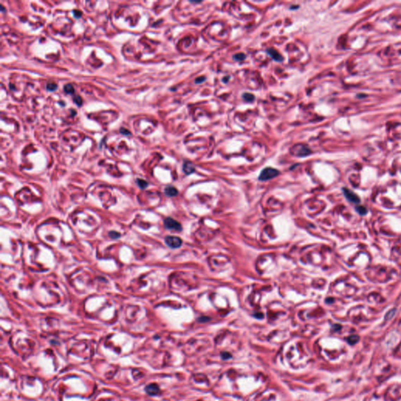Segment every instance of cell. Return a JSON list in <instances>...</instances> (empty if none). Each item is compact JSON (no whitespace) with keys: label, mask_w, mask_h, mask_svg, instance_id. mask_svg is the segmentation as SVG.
Instances as JSON below:
<instances>
[{"label":"cell","mask_w":401,"mask_h":401,"mask_svg":"<svg viewBox=\"0 0 401 401\" xmlns=\"http://www.w3.org/2000/svg\"><path fill=\"white\" fill-rule=\"evenodd\" d=\"M165 223V226L168 230H172L181 231L182 230V226L178 221L175 220L172 218H166L164 221Z\"/></svg>","instance_id":"4"},{"label":"cell","mask_w":401,"mask_h":401,"mask_svg":"<svg viewBox=\"0 0 401 401\" xmlns=\"http://www.w3.org/2000/svg\"><path fill=\"white\" fill-rule=\"evenodd\" d=\"M165 193L168 197H175L178 194V190L174 186H168L165 189Z\"/></svg>","instance_id":"9"},{"label":"cell","mask_w":401,"mask_h":401,"mask_svg":"<svg viewBox=\"0 0 401 401\" xmlns=\"http://www.w3.org/2000/svg\"><path fill=\"white\" fill-rule=\"evenodd\" d=\"M359 340V337L357 335H352V336L349 337L347 339L348 342L351 345H353V344L356 343V342H358Z\"/></svg>","instance_id":"13"},{"label":"cell","mask_w":401,"mask_h":401,"mask_svg":"<svg viewBox=\"0 0 401 401\" xmlns=\"http://www.w3.org/2000/svg\"><path fill=\"white\" fill-rule=\"evenodd\" d=\"M121 133L122 134H126V135H130V133H129V131L127 129H121Z\"/></svg>","instance_id":"21"},{"label":"cell","mask_w":401,"mask_h":401,"mask_svg":"<svg viewBox=\"0 0 401 401\" xmlns=\"http://www.w3.org/2000/svg\"><path fill=\"white\" fill-rule=\"evenodd\" d=\"M205 79H206L205 77H199V78H197V79H196L195 82H196V83H203V82H204Z\"/></svg>","instance_id":"19"},{"label":"cell","mask_w":401,"mask_h":401,"mask_svg":"<svg viewBox=\"0 0 401 401\" xmlns=\"http://www.w3.org/2000/svg\"><path fill=\"white\" fill-rule=\"evenodd\" d=\"M73 12H74V16H75L76 18H79L81 16H82V13H81L79 10H74Z\"/></svg>","instance_id":"18"},{"label":"cell","mask_w":401,"mask_h":401,"mask_svg":"<svg viewBox=\"0 0 401 401\" xmlns=\"http://www.w3.org/2000/svg\"><path fill=\"white\" fill-rule=\"evenodd\" d=\"M109 235H110V237H112V238H118V237H120V234L117 233V232H115V231H111V232H110Z\"/></svg>","instance_id":"17"},{"label":"cell","mask_w":401,"mask_h":401,"mask_svg":"<svg viewBox=\"0 0 401 401\" xmlns=\"http://www.w3.org/2000/svg\"><path fill=\"white\" fill-rule=\"evenodd\" d=\"M146 392L150 396H156L160 392V388L157 384L152 383L147 385L145 388Z\"/></svg>","instance_id":"6"},{"label":"cell","mask_w":401,"mask_h":401,"mask_svg":"<svg viewBox=\"0 0 401 401\" xmlns=\"http://www.w3.org/2000/svg\"><path fill=\"white\" fill-rule=\"evenodd\" d=\"M234 59L236 60L237 61H243L246 59V55L243 53H239L234 56Z\"/></svg>","instance_id":"11"},{"label":"cell","mask_w":401,"mask_h":401,"mask_svg":"<svg viewBox=\"0 0 401 401\" xmlns=\"http://www.w3.org/2000/svg\"><path fill=\"white\" fill-rule=\"evenodd\" d=\"M57 88V85L53 83H50L46 85V89L49 91H55Z\"/></svg>","instance_id":"15"},{"label":"cell","mask_w":401,"mask_h":401,"mask_svg":"<svg viewBox=\"0 0 401 401\" xmlns=\"http://www.w3.org/2000/svg\"><path fill=\"white\" fill-rule=\"evenodd\" d=\"M183 170L186 175H190L195 171V167L190 161H185L183 165Z\"/></svg>","instance_id":"8"},{"label":"cell","mask_w":401,"mask_h":401,"mask_svg":"<svg viewBox=\"0 0 401 401\" xmlns=\"http://www.w3.org/2000/svg\"><path fill=\"white\" fill-rule=\"evenodd\" d=\"M165 244L171 248H178L182 245V240L178 237L168 236L165 239Z\"/></svg>","instance_id":"3"},{"label":"cell","mask_w":401,"mask_h":401,"mask_svg":"<svg viewBox=\"0 0 401 401\" xmlns=\"http://www.w3.org/2000/svg\"><path fill=\"white\" fill-rule=\"evenodd\" d=\"M64 90L65 93H68V94H72V93H75V90H74L73 86H72V85L71 84L65 85Z\"/></svg>","instance_id":"12"},{"label":"cell","mask_w":401,"mask_h":401,"mask_svg":"<svg viewBox=\"0 0 401 401\" xmlns=\"http://www.w3.org/2000/svg\"><path fill=\"white\" fill-rule=\"evenodd\" d=\"M279 174L280 172L278 169H276L274 168H271V167H267V168L263 169L262 172H260L259 179L261 181L270 180V179L277 177Z\"/></svg>","instance_id":"1"},{"label":"cell","mask_w":401,"mask_h":401,"mask_svg":"<svg viewBox=\"0 0 401 401\" xmlns=\"http://www.w3.org/2000/svg\"><path fill=\"white\" fill-rule=\"evenodd\" d=\"M221 356H222V357L223 359H228L230 358L229 356H231L230 354H229L228 353H223L222 354H221Z\"/></svg>","instance_id":"20"},{"label":"cell","mask_w":401,"mask_h":401,"mask_svg":"<svg viewBox=\"0 0 401 401\" xmlns=\"http://www.w3.org/2000/svg\"><path fill=\"white\" fill-rule=\"evenodd\" d=\"M137 183L138 185H139V186H140V188H142V189H144V188H146L147 186H148V183H147V181L143 180V179H138Z\"/></svg>","instance_id":"14"},{"label":"cell","mask_w":401,"mask_h":401,"mask_svg":"<svg viewBox=\"0 0 401 401\" xmlns=\"http://www.w3.org/2000/svg\"><path fill=\"white\" fill-rule=\"evenodd\" d=\"M292 151L294 154L297 155L298 157H305V156L309 155L311 153V150L307 146L303 145V144H297V145L294 146Z\"/></svg>","instance_id":"2"},{"label":"cell","mask_w":401,"mask_h":401,"mask_svg":"<svg viewBox=\"0 0 401 401\" xmlns=\"http://www.w3.org/2000/svg\"><path fill=\"white\" fill-rule=\"evenodd\" d=\"M343 191H344V194H345V196L346 197V198H347L349 200H350L351 202L356 203H356H359L360 199H359V197H357L353 191H350V190L346 189V188L343 189Z\"/></svg>","instance_id":"7"},{"label":"cell","mask_w":401,"mask_h":401,"mask_svg":"<svg viewBox=\"0 0 401 401\" xmlns=\"http://www.w3.org/2000/svg\"><path fill=\"white\" fill-rule=\"evenodd\" d=\"M243 99L247 102H253L255 100V96L252 95V93H245L243 94Z\"/></svg>","instance_id":"10"},{"label":"cell","mask_w":401,"mask_h":401,"mask_svg":"<svg viewBox=\"0 0 401 401\" xmlns=\"http://www.w3.org/2000/svg\"><path fill=\"white\" fill-rule=\"evenodd\" d=\"M267 53L269 54V55L271 57H272L275 61H278V62H282V61H284V57H282V55H281L279 52H278L275 49H273V48L267 49Z\"/></svg>","instance_id":"5"},{"label":"cell","mask_w":401,"mask_h":401,"mask_svg":"<svg viewBox=\"0 0 401 401\" xmlns=\"http://www.w3.org/2000/svg\"><path fill=\"white\" fill-rule=\"evenodd\" d=\"M74 101H75V103H76L79 106H81L82 105V104H83V100H82V98H81L79 96H76V97L74 98Z\"/></svg>","instance_id":"16"}]
</instances>
